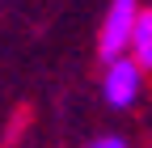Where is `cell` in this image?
<instances>
[{
    "mask_svg": "<svg viewBox=\"0 0 152 148\" xmlns=\"http://www.w3.org/2000/svg\"><path fill=\"white\" fill-rule=\"evenodd\" d=\"M135 21H140V0H110L106 21H102V34H97V55H102V64H114L118 55L131 51Z\"/></svg>",
    "mask_w": 152,
    "mask_h": 148,
    "instance_id": "6da1fadb",
    "label": "cell"
},
{
    "mask_svg": "<svg viewBox=\"0 0 152 148\" xmlns=\"http://www.w3.org/2000/svg\"><path fill=\"white\" fill-rule=\"evenodd\" d=\"M140 89H144V68L131 59V55H118L114 64H106V81H102V93L114 110H127V106H135L140 97Z\"/></svg>",
    "mask_w": 152,
    "mask_h": 148,
    "instance_id": "7a4b0ae2",
    "label": "cell"
},
{
    "mask_svg": "<svg viewBox=\"0 0 152 148\" xmlns=\"http://www.w3.org/2000/svg\"><path fill=\"white\" fill-rule=\"evenodd\" d=\"M131 59H135L144 72L152 68V9H140L135 34H131Z\"/></svg>",
    "mask_w": 152,
    "mask_h": 148,
    "instance_id": "3957f363",
    "label": "cell"
},
{
    "mask_svg": "<svg viewBox=\"0 0 152 148\" xmlns=\"http://www.w3.org/2000/svg\"><path fill=\"white\" fill-rule=\"evenodd\" d=\"M89 148H127V140L123 136H102V140H93Z\"/></svg>",
    "mask_w": 152,
    "mask_h": 148,
    "instance_id": "277c9868",
    "label": "cell"
}]
</instances>
